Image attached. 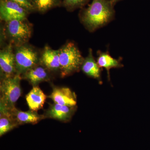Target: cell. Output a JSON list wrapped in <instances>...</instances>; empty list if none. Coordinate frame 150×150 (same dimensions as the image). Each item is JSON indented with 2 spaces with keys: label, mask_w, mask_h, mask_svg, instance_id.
<instances>
[{
  "label": "cell",
  "mask_w": 150,
  "mask_h": 150,
  "mask_svg": "<svg viewBox=\"0 0 150 150\" xmlns=\"http://www.w3.org/2000/svg\"><path fill=\"white\" fill-rule=\"evenodd\" d=\"M52 73L46 67L39 63L26 71L21 77L22 79L28 81L34 87L38 86L40 83L51 80Z\"/></svg>",
  "instance_id": "obj_8"
},
{
  "label": "cell",
  "mask_w": 150,
  "mask_h": 150,
  "mask_svg": "<svg viewBox=\"0 0 150 150\" xmlns=\"http://www.w3.org/2000/svg\"><path fill=\"white\" fill-rule=\"evenodd\" d=\"M77 106L62 105L57 103L50 105L43 115L45 118L56 119L63 122H68L71 119L76 110Z\"/></svg>",
  "instance_id": "obj_9"
},
{
  "label": "cell",
  "mask_w": 150,
  "mask_h": 150,
  "mask_svg": "<svg viewBox=\"0 0 150 150\" xmlns=\"http://www.w3.org/2000/svg\"><path fill=\"white\" fill-rule=\"evenodd\" d=\"M47 96L38 86L33 87L25 96L30 110L37 111L43 108Z\"/></svg>",
  "instance_id": "obj_14"
},
{
  "label": "cell",
  "mask_w": 150,
  "mask_h": 150,
  "mask_svg": "<svg viewBox=\"0 0 150 150\" xmlns=\"http://www.w3.org/2000/svg\"><path fill=\"white\" fill-rule=\"evenodd\" d=\"M114 6L110 0H93L87 8L81 11V23L89 31L93 32L114 19Z\"/></svg>",
  "instance_id": "obj_1"
},
{
  "label": "cell",
  "mask_w": 150,
  "mask_h": 150,
  "mask_svg": "<svg viewBox=\"0 0 150 150\" xmlns=\"http://www.w3.org/2000/svg\"><path fill=\"white\" fill-rule=\"evenodd\" d=\"M39 63L51 72H60L59 50H55L46 46L40 53Z\"/></svg>",
  "instance_id": "obj_11"
},
{
  "label": "cell",
  "mask_w": 150,
  "mask_h": 150,
  "mask_svg": "<svg viewBox=\"0 0 150 150\" xmlns=\"http://www.w3.org/2000/svg\"><path fill=\"white\" fill-rule=\"evenodd\" d=\"M31 1H32V0H31Z\"/></svg>",
  "instance_id": "obj_21"
},
{
  "label": "cell",
  "mask_w": 150,
  "mask_h": 150,
  "mask_svg": "<svg viewBox=\"0 0 150 150\" xmlns=\"http://www.w3.org/2000/svg\"><path fill=\"white\" fill-rule=\"evenodd\" d=\"M121 1V0H110L112 4H113V5L114 6H115L116 3H118V2L120 1Z\"/></svg>",
  "instance_id": "obj_20"
},
{
  "label": "cell",
  "mask_w": 150,
  "mask_h": 150,
  "mask_svg": "<svg viewBox=\"0 0 150 150\" xmlns=\"http://www.w3.org/2000/svg\"><path fill=\"white\" fill-rule=\"evenodd\" d=\"M28 13L24 8L12 1H0V18L1 21L4 22L27 19Z\"/></svg>",
  "instance_id": "obj_7"
},
{
  "label": "cell",
  "mask_w": 150,
  "mask_h": 150,
  "mask_svg": "<svg viewBox=\"0 0 150 150\" xmlns=\"http://www.w3.org/2000/svg\"><path fill=\"white\" fill-rule=\"evenodd\" d=\"M59 51L61 76L65 77L79 71L84 58L76 44L68 42Z\"/></svg>",
  "instance_id": "obj_2"
},
{
  "label": "cell",
  "mask_w": 150,
  "mask_h": 150,
  "mask_svg": "<svg viewBox=\"0 0 150 150\" xmlns=\"http://www.w3.org/2000/svg\"><path fill=\"white\" fill-rule=\"evenodd\" d=\"M35 10L43 13L59 5V0H32Z\"/></svg>",
  "instance_id": "obj_17"
},
{
  "label": "cell",
  "mask_w": 150,
  "mask_h": 150,
  "mask_svg": "<svg viewBox=\"0 0 150 150\" xmlns=\"http://www.w3.org/2000/svg\"><path fill=\"white\" fill-rule=\"evenodd\" d=\"M48 97L57 104L69 106L76 105V94L69 88L54 87L53 91Z\"/></svg>",
  "instance_id": "obj_10"
},
{
  "label": "cell",
  "mask_w": 150,
  "mask_h": 150,
  "mask_svg": "<svg viewBox=\"0 0 150 150\" xmlns=\"http://www.w3.org/2000/svg\"><path fill=\"white\" fill-rule=\"evenodd\" d=\"M98 57L97 62L100 69L104 68L107 72L108 79L110 81V71L113 68H120L123 67L121 63V59H116L112 58L108 51H97Z\"/></svg>",
  "instance_id": "obj_15"
},
{
  "label": "cell",
  "mask_w": 150,
  "mask_h": 150,
  "mask_svg": "<svg viewBox=\"0 0 150 150\" xmlns=\"http://www.w3.org/2000/svg\"><path fill=\"white\" fill-rule=\"evenodd\" d=\"M10 111L18 125L28 123L36 124L45 118L43 114L40 115L38 113L37 111L31 110L23 111L15 108Z\"/></svg>",
  "instance_id": "obj_13"
},
{
  "label": "cell",
  "mask_w": 150,
  "mask_h": 150,
  "mask_svg": "<svg viewBox=\"0 0 150 150\" xmlns=\"http://www.w3.org/2000/svg\"><path fill=\"white\" fill-rule=\"evenodd\" d=\"M21 76L16 74L11 77L1 79L0 108L11 110L21 94Z\"/></svg>",
  "instance_id": "obj_4"
},
{
  "label": "cell",
  "mask_w": 150,
  "mask_h": 150,
  "mask_svg": "<svg viewBox=\"0 0 150 150\" xmlns=\"http://www.w3.org/2000/svg\"><path fill=\"white\" fill-rule=\"evenodd\" d=\"M88 1L89 0H64L63 4L68 9L72 11L83 7Z\"/></svg>",
  "instance_id": "obj_18"
},
{
  "label": "cell",
  "mask_w": 150,
  "mask_h": 150,
  "mask_svg": "<svg viewBox=\"0 0 150 150\" xmlns=\"http://www.w3.org/2000/svg\"><path fill=\"white\" fill-rule=\"evenodd\" d=\"M16 3L28 13L35 10L34 6L31 0H10Z\"/></svg>",
  "instance_id": "obj_19"
},
{
  "label": "cell",
  "mask_w": 150,
  "mask_h": 150,
  "mask_svg": "<svg viewBox=\"0 0 150 150\" xmlns=\"http://www.w3.org/2000/svg\"><path fill=\"white\" fill-rule=\"evenodd\" d=\"M19 125L10 111L0 108V136L2 137Z\"/></svg>",
  "instance_id": "obj_16"
},
{
  "label": "cell",
  "mask_w": 150,
  "mask_h": 150,
  "mask_svg": "<svg viewBox=\"0 0 150 150\" xmlns=\"http://www.w3.org/2000/svg\"><path fill=\"white\" fill-rule=\"evenodd\" d=\"M17 74H23L28 70L39 64L40 54L28 43L13 47Z\"/></svg>",
  "instance_id": "obj_5"
},
{
  "label": "cell",
  "mask_w": 150,
  "mask_h": 150,
  "mask_svg": "<svg viewBox=\"0 0 150 150\" xmlns=\"http://www.w3.org/2000/svg\"><path fill=\"white\" fill-rule=\"evenodd\" d=\"M2 35L13 47L28 43L31 37L32 24L27 19L15 20L5 22Z\"/></svg>",
  "instance_id": "obj_3"
},
{
  "label": "cell",
  "mask_w": 150,
  "mask_h": 150,
  "mask_svg": "<svg viewBox=\"0 0 150 150\" xmlns=\"http://www.w3.org/2000/svg\"><path fill=\"white\" fill-rule=\"evenodd\" d=\"M101 69L95 60L92 49L89 48L88 55L84 59L81 70L88 76L97 80L101 83Z\"/></svg>",
  "instance_id": "obj_12"
},
{
  "label": "cell",
  "mask_w": 150,
  "mask_h": 150,
  "mask_svg": "<svg viewBox=\"0 0 150 150\" xmlns=\"http://www.w3.org/2000/svg\"><path fill=\"white\" fill-rule=\"evenodd\" d=\"M1 79L13 76L16 75L13 46L8 44L0 51Z\"/></svg>",
  "instance_id": "obj_6"
}]
</instances>
